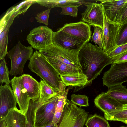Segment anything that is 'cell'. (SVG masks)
<instances>
[{"label":"cell","mask_w":127,"mask_h":127,"mask_svg":"<svg viewBox=\"0 0 127 127\" xmlns=\"http://www.w3.org/2000/svg\"><path fill=\"white\" fill-rule=\"evenodd\" d=\"M78 57L82 73L88 77L87 83L81 89L91 85L104 68L112 63V59L103 50L97 45L88 42L80 50Z\"/></svg>","instance_id":"cell-1"},{"label":"cell","mask_w":127,"mask_h":127,"mask_svg":"<svg viewBox=\"0 0 127 127\" xmlns=\"http://www.w3.org/2000/svg\"><path fill=\"white\" fill-rule=\"evenodd\" d=\"M28 67L58 92L63 93L66 86L56 70L38 51H35L29 59Z\"/></svg>","instance_id":"cell-2"},{"label":"cell","mask_w":127,"mask_h":127,"mask_svg":"<svg viewBox=\"0 0 127 127\" xmlns=\"http://www.w3.org/2000/svg\"><path fill=\"white\" fill-rule=\"evenodd\" d=\"M88 113L67 99L56 127H84Z\"/></svg>","instance_id":"cell-3"},{"label":"cell","mask_w":127,"mask_h":127,"mask_svg":"<svg viewBox=\"0 0 127 127\" xmlns=\"http://www.w3.org/2000/svg\"><path fill=\"white\" fill-rule=\"evenodd\" d=\"M32 47L22 45L19 40L17 43L8 52L7 55L11 60L10 74L11 76L22 75L27 61L33 54Z\"/></svg>","instance_id":"cell-4"},{"label":"cell","mask_w":127,"mask_h":127,"mask_svg":"<svg viewBox=\"0 0 127 127\" xmlns=\"http://www.w3.org/2000/svg\"><path fill=\"white\" fill-rule=\"evenodd\" d=\"M39 51L46 59L55 60L82 71L78 59V53L67 50L53 44Z\"/></svg>","instance_id":"cell-5"},{"label":"cell","mask_w":127,"mask_h":127,"mask_svg":"<svg viewBox=\"0 0 127 127\" xmlns=\"http://www.w3.org/2000/svg\"><path fill=\"white\" fill-rule=\"evenodd\" d=\"M53 31L47 26H41L32 30L26 40L32 47L38 50L52 44Z\"/></svg>","instance_id":"cell-6"},{"label":"cell","mask_w":127,"mask_h":127,"mask_svg":"<svg viewBox=\"0 0 127 127\" xmlns=\"http://www.w3.org/2000/svg\"><path fill=\"white\" fill-rule=\"evenodd\" d=\"M63 93L59 92L48 100L41 103L38 102L35 113V127L45 125L52 122L59 98Z\"/></svg>","instance_id":"cell-7"},{"label":"cell","mask_w":127,"mask_h":127,"mask_svg":"<svg viewBox=\"0 0 127 127\" xmlns=\"http://www.w3.org/2000/svg\"><path fill=\"white\" fill-rule=\"evenodd\" d=\"M102 79L103 85L108 89L127 81V61L112 64Z\"/></svg>","instance_id":"cell-8"},{"label":"cell","mask_w":127,"mask_h":127,"mask_svg":"<svg viewBox=\"0 0 127 127\" xmlns=\"http://www.w3.org/2000/svg\"><path fill=\"white\" fill-rule=\"evenodd\" d=\"M103 15V51L108 54L116 47V40L121 24L109 20L106 16L104 10Z\"/></svg>","instance_id":"cell-9"},{"label":"cell","mask_w":127,"mask_h":127,"mask_svg":"<svg viewBox=\"0 0 127 127\" xmlns=\"http://www.w3.org/2000/svg\"><path fill=\"white\" fill-rule=\"evenodd\" d=\"M53 44L70 51L78 53L86 43L61 31L53 32Z\"/></svg>","instance_id":"cell-10"},{"label":"cell","mask_w":127,"mask_h":127,"mask_svg":"<svg viewBox=\"0 0 127 127\" xmlns=\"http://www.w3.org/2000/svg\"><path fill=\"white\" fill-rule=\"evenodd\" d=\"M84 42L88 43L91 39L92 32L91 26L82 21L66 23L57 29Z\"/></svg>","instance_id":"cell-11"},{"label":"cell","mask_w":127,"mask_h":127,"mask_svg":"<svg viewBox=\"0 0 127 127\" xmlns=\"http://www.w3.org/2000/svg\"><path fill=\"white\" fill-rule=\"evenodd\" d=\"M85 10L81 14V19L93 26H98L102 29L104 23L103 10L100 4L93 2L87 6Z\"/></svg>","instance_id":"cell-12"},{"label":"cell","mask_w":127,"mask_h":127,"mask_svg":"<svg viewBox=\"0 0 127 127\" xmlns=\"http://www.w3.org/2000/svg\"><path fill=\"white\" fill-rule=\"evenodd\" d=\"M17 102L9 84L0 87V120L3 119L9 112L17 107Z\"/></svg>","instance_id":"cell-13"},{"label":"cell","mask_w":127,"mask_h":127,"mask_svg":"<svg viewBox=\"0 0 127 127\" xmlns=\"http://www.w3.org/2000/svg\"><path fill=\"white\" fill-rule=\"evenodd\" d=\"M12 90L20 110L26 114L30 99L22 83L21 76L14 77L10 80Z\"/></svg>","instance_id":"cell-14"},{"label":"cell","mask_w":127,"mask_h":127,"mask_svg":"<svg viewBox=\"0 0 127 127\" xmlns=\"http://www.w3.org/2000/svg\"><path fill=\"white\" fill-rule=\"evenodd\" d=\"M95 105L104 114L123 110V105L109 96L106 92L99 94L94 100Z\"/></svg>","instance_id":"cell-15"},{"label":"cell","mask_w":127,"mask_h":127,"mask_svg":"<svg viewBox=\"0 0 127 127\" xmlns=\"http://www.w3.org/2000/svg\"><path fill=\"white\" fill-rule=\"evenodd\" d=\"M98 1L101 2L100 4L108 18L112 22L121 23L120 11L127 0Z\"/></svg>","instance_id":"cell-16"},{"label":"cell","mask_w":127,"mask_h":127,"mask_svg":"<svg viewBox=\"0 0 127 127\" xmlns=\"http://www.w3.org/2000/svg\"><path fill=\"white\" fill-rule=\"evenodd\" d=\"M21 13L19 9H15L7 22L0 27V59L3 60L8 52V35L9 28L15 17Z\"/></svg>","instance_id":"cell-17"},{"label":"cell","mask_w":127,"mask_h":127,"mask_svg":"<svg viewBox=\"0 0 127 127\" xmlns=\"http://www.w3.org/2000/svg\"><path fill=\"white\" fill-rule=\"evenodd\" d=\"M21 76L23 86L26 90L30 99L38 101L40 95V82L29 74H24Z\"/></svg>","instance_id":"cell-18"},{"label":"cell","mask_w":127,"mask_h":127,"mask_svg":"<svg viewBox=\"0 0 127 127\" xmlns=\"http://www.w3.org/2000/svg\"><path fill=\"white\" fill-rule=\"evenodd\" d=\"M95 0H35L36 3L40 5L51 9L55 7L67 6L78 7L83 5L87 6L90 3Z\"/></svg>","instance_id":"cell-19"},{"label":"cell","mask_w":127,"mask_h":127,"mask_svg":"<svg viewBox=\"0 0 127 127\" xmlns=\"http://www.w3.org/2000/svg\"><path fill=\"white\" fill-rule=\"evenodd\" d=\"M4 119L6 127H26V115L17 107L10 110Z\"/></svg>","instance_id":"cell-20"},{"label":"cell","mask_w":127,"mask_h":127,"mask_svg":"<svg viewBox=\"0 0 127 127\" xmlns=\"http://www.w3.org/2000/svg\"><path fill=\"white\" fill-rule=\"evenodd\" d=\"M66 86L78 87L79 90L85 85L88 82V77L83 73L60 75Z\"/></svg>","instance_id":"cell-21"},{"label":"cell","mask_w":127,"mask_h":127,"mask_svg":"<svg viewBox=\"0 0 127 127\" xmlns=\"http://www.w3.org/2000/svg\"><path fill=\"white\" fill-rule=\"evenodd\" d=\"M106 93L122 105L127 104V89L122 84L110 88Z\"/></svg>","instance_id":"cell-22"},{"label":"cell","mask_w":127,"mask_h":127,"mask_svg":"<svg viewBox=\"0 0 127 127\" xmlns=\"http://www.w3.org/2000/svg\"><path fill=\"white\" fill-rule=\"evenodd\" d=\"M46 60L56 70L59 75L83 73L82 71L78 69L64 63L51 59Z\"/></svg>","instance_id":"cell-23"},{"label":"cell","mask_w":127,"mask_h":127,"mask_svg":"<svg viewBox=\"0 0 127 127\" xmlns=\"http://www.w3.org/2000/svg\"><path fill=\"white\" fill-rule=\"evenodd\" d=\"M40 83V95L38 101L39 103H42L50 99L59 92L55 90L43 80H41Z\"/></svg>","instance_id":"cell-24"},{"label":"cell","mask_w":127,"mask_h":127,"mask_svg":"<svg viewBox=\"0 0 127 127\" xmlns=\"http://www.w3.org/2000/svg\"><path fill=\"white\" fill-rule=\"evenodd\" d=\"M71 88V87H69L66 89L64 92L59 98L52 121V122L56 126L62 115L67 101V96L69 91Z\"/></svg>","instance_id":"cell-25"},{"label":"cell","mask_w":127,"mask_h":127,"mask_svg":"<svg viewBox=\"0 0 127 127\" xmlns=\"http://www.w3.org/2000/svg\"><path fill=\"white\" fill-rule=\"evenodd\" d=\"M38 104V101L30 99L28 109L25 114L27 120L26 127H35V113Z\"/></svg>","instance_id":"cell-26"},{"label":"cell","mask_w":127,"mask_h":127,"mask_svg":"<svg viewBox=\"0 0 127 127\" xmlns=\"http://www.w3.org/2000/svg\"><path fill=\"white\" fill-rule=\"evenodd\" d=\"M85 125L87 127H110L108 122L106 119L96 114L88 118Z\"/></svg>","instance_id":"cell-27"},{"label":"cell","mask_w":127,"mask_h":127,"mask_svg":"<svg viewBox=\"0 0 127 127\" xmlns=\"http://www.w3.org/2000/svg\"><path fill=\"white\" fill-rule=\"evenodd\" d=\"M104 116L108 120L119 121L125 124L127 122V109L104 114Z\"/></svg>","instance_id":"cell-28"},{"label":"cell","mask_w":127,"mask_h":127,"mask_svg":"<svg viewBox=\"0 0 127 127\" xmlns=\"http://www.w3.org/2000/svg\"><path fill=\"white\" fill-rule=\"evenodd\" d=\"M94 27V32L91 38V41L95 43V45H98L99 47L103 50L104 39L103 29L97 26Z\"/></svg>","instance_id":"cell-29"},{"label":"cell","mask_w":127,"mask_h":127,"mask_svg":"<svg viewBox=\"0 0 127 127\" xmlns=\"http://www.w3.org/2000/svg\"><path fill=\"white\" fill-rule=\"evenodd\" d=\"M10 71L7 66L6 62L4 58L0 63V83H5L6 84H11V80L9 78Z\"/></svg>","instance_id":"cell-30"},{"label":"cell","mask_w":127,"mask_h":127,"mask_svg":"<svg viewBox=\"0 0 127 127\" xmlns=\"http://www.w3.org/2000/svg\"><path fill=\"white\" fill-rule=\"evenodd\" d=\"M127 43V22L121 24L117 35L116 42L117 46Z\"/></svg>","instance_id":"cell-31"},{"label":"cell","mask_w":127,"mask_h":127,"mask_svg":"<svg viewBox=\"0 0 127 127\" xmlns=\"http://www.w3.org/2000/svg\"><path fill=\"white\" fill-rule=\"evenodd\" d=\"M71 101L80 107H87L89 105L88 98L85 95L73 94L71 96Z\"/></svg>","instance_id":"cell-32"},{"label":"cell","mask_w":127,"mask_h":127,"mask_svg":"<svg viewBox=\"0 0 127 127\" xmlns=\"http://www.w3.org/2000/svg\"><path fill=\"white\" fill-rule=\"evenodd\" d=\"M51 9L43 11L36 15L35 19L40 23H43L47 26L48 24L49 17Z\"/></svg>","instance_id":"cell-33"},{"label":"cell","mask_w":127,"mask_h":127,"mask_svg":"<svg viewBox=\"0 0 127 127\" xmlns=\"http://www.w3.org/2000/svg\"><path fill=\"white\" fill-rule=\"evenodd\" d=\"M61 15H67L73 17H77L78 15V7L67 6L61 7Z\"/></svg>","instance_id":"cell-34"},{"label":"cell","mask_w":127,"mask_h":127,"mask_svg":"<svg viewBox=\"0 0 127 127\" xmlns=\"http://www.w3.org/2000/svg\"><path fill=\"white\" fill-rule=\"evenodd\" d=\"M127 51V43L117 46L108 55L112 60Z\"/></svg>","instance_id":"cell-35"},{"label":"cell","mask_w":127,"mask_h":127,"mask_svg":"<svg viewBox=\"0 0 127 127\" xmlns=\"http://www.w3.org/2000/svg\"><path fill=\"white\" fill-rule=\"evenodd\" d=\"M120 22L123 24L127 22V1L122 7L120 12Z\"/></svg>","instance_id":"cell-36"},{"label":"cell","mask_w":127,"mask_h":127,"mask_svg":"<svg viewBox=\"0 0 127 127\" xmlns=\"http://www.w3.org/2000/svg\"><path fill=\"white\" fill-rule=\"evenodd\" d=\"M112 63H115L127 61V51L121 54L113 59Z\"/></svg>","instance_id":"cell-37"},{"label":"cell","mask_w":127,"mask_h":127,"mask_svg":"<svg viewBox=\"0 0 127 127\" xmlns=\"http://www.w3.org/2000/svg\"><path fill=\"white\" fill-rule=\"evenodd\" d=\"M54 124L53 122L47 125L40 127H56Z\"/></svg>","instance_id":"cell-38"},{"label":"cell","mask_w":127,"mask_h":127,"mask_svg":"<svg viewBox=\"0 0 127 127\" xmlns=\"http://www.w3.org/2000/svg\"><path fill=\"white\" fill-rule=\"evenodd\" d=\"M0 127H6V123L4 119L0 120Z\"/></svg>","instance_id":"cell-39"},{"label":"cell","mask_w":127,"mask_h":127,"mask_svg":"<svg viewBox=\"0 0 127 127\" xmlns=\"http://www.w3.org/2000/svg\"><path fill=\"white\" fill-rule=\"evenodd\" d=\"M19 6V5H18V8H20L22 10V12H24V11L25 10H24V9H23V7H22V6ZM15 7H14V9H15ZM11 15H10V16H9V17H10V16L11 15ZM0 25V26H2V25Z\"/></svg>","instance_id":"cell-40"},{"label":"cell","mask_w":127,"mask_h":127,"mask_svg":"<svg viewBox=\"0 0 127 127\" xmlns=\"http://www.w3.org/2000/svg\"><path fill=\"white\" fill-rule=\"evenodd\" d=\"M123 109H127V105H123L122 106Z\"/></svg>","instance_id":"cell-41"},{"label":"cell","mask_w":127,"mask_h":127,"mask_svg":"<svg viewBox=\"0 0 127 127\" xmlns=\"http://www.w3.org/2000/svg\"><path fill=\"white\" fill-rule=\"evenodd\" d=\"M23 4V5H24V7H25V9H26V10L27 9V8H26V6H25V4ZM14 9H13V11L11 12V13H10V15H9V16L10 15V14H11V13L12 12H13V10Z\"/></svg>","instance_id":"cell-42"},{"label":"cell","mask_w":127,"mask_h":127,"mask_svg":"<svg viewBox=\"0 0 127 127\" xmlns=\"http://www.w3.org/2000/svg\"><path fill=\"white\" fill-rule=\"evenodd\" d=\"M119 127H127V126H120Z\"/></svg>","instance_id":"cell-43"},{"label":"cell","mask_w":127,"mask_h":127,"mask_svg":"<svg viewBox=\"0 0 127 127\" xmlns=\"http://www.w3.org/2000/svg\"><path fill=\"white\" fill-rule=\"evenodd\" d=\"M125 124H126L127 125V122Z\"/></svg>","instance_id":"cell-44"}]
</instances>
